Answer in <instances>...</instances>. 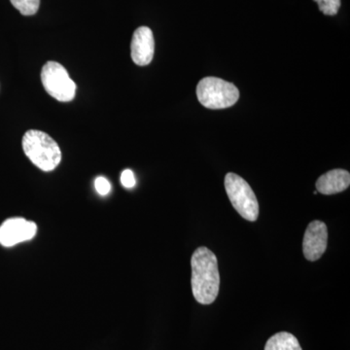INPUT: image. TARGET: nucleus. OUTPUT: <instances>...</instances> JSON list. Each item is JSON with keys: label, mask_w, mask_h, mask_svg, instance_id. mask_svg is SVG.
Returning <instances> with one entry per match:
<instances>
[{"label": "nucleus", "mask_w": 350, "mask_h": 350, "mask_svg": "<svg viewBox=\"0 0 350 350\" xmlns=\"http://www.w3.org/2000/svg\"><path fill=\"white\" fill-rule=\"evenodd\" d=\"M12 5L24 16H32L38 13L40 0H10Z\"/></svg>", "instance_id": "11"}, {"label": "nucleus", "mask_w": 350, "mask_h": 350, "mask_svg": "<svg viewBox=\"0 0 350 350\" xmlns=\"http://www.w3.org/2000/svg\"><path fill=\"white\" fill-rule=\"evenodd\" d=\"M22 145L25 156L43 172H52L61 163L59 145L44 131H27L23 137Z\"/></svg>", "instance_id": "2"}, {"label": "nucleus", "mask_w": 350, "mask_h": 350, "mask_svg": "<svg viewBox=\"0 0 350 350\" xmlns=\"http://www.w3.org/2000/svg\"><path fill=\"white\" fill-rule=\"evenodd\" d=\"M328 244V229L325 223L315 220L306 228L303 241L304 255L308 261L315 262L322 257Z\"/></svg>", "instance_id": "7"}, {"label": "nucleus", "mask_w": 350, "mask_h": 350, "mask_svg": "<svg viewBox=\"0 0 350 350\" xmlns=\"http://www.w3.org/2000/svg\"><path fill=\"white\" fill-rule=\"evenodd\" d=\"M350 174L345 170H333L321 175L317 182V189L323 195L344 192L349 187Z\"/></svg>", "instance_id": "9"}, {"label": "nucleus", "mask_w": 350, "mask_h": 350, "mask_svg": "<svg viewBox=\"0 0 350 350\" xmlns=\"http://www.w3.org/2000/svg\"><path fill=\"white\" fill-rule=\"evenodd\" d=\"M131 52V59L137 66H144L151 63L155 52V40L149 27H140L133 32Z\"/></svg>", "instance_id": "8"}, {"label": "nucleus", "mask_w": 350, "mask_h": 350, "mask_svg": "<svg viewBox=\"0 0 350 350\" xmlns=\"http://www.w3.org/2000/svg\"><path fill=\"white\" fill-rule=\"evenodd\" d=\"M319 4V10L327 16H335L340 7V0H313Z\"/></svg>", "instance_id": "12"}, {"label": "nucleus", "mask_w": 350, "mask_h": 350, "mask_svg": "<svg viewBox=\"0 0 350 350\" xmlns=\"http://www.w3.org/2000/svg\"><path fill=\"white\" fill-rule=\"evenodd\" d=\"M225 189L234 208L245 220L255 222L259 216V204L252 188L243 177L232 172L225 176Z\"/></svg>", "instance_id": "4"}, {"label": "nucleus", "mask_w": 350, "mask_h": 350, "mask_svg": "<svg viewBox=\"0 0 350 350\" xmlns=\"http://www.w3.org/2000/svg\"><path fill=\"white\" fill-rule=\"evenodd\" d=\"M191 268L193 296L200 305H211L220 288L217 257L213 251L202 246L193 253Z\"/></svg>", "instance_id": "1"}, {"label": "nucleus", "mask_w": 350, "mask_h": 350, "mask_svg": "<svg viewBox=\"0 0 350 350\" xmlns=\"http://www.w3.org/2000/svg\"><path fill=\"white\" fill-rule=\"evenodd\" d=\"M44 89L55 100L68 103L75 98L76 85L66 69L57 62H48L41 71Z\"/></svg>", "instance_id": "5"}, {"label": "nucleus", "mask_w": 350, "mask_h": 350, "mask_svg": "<svg viewBox=\"0 0 350 350\" xmlns=\"http://www.w3.org/2000/svg\"><path fill=\"white\" fill-rule=\"evenodd\" d=\"M94 187H96V192L100 196H107L111 191V184L103 176L96 177L94 180Z\"/></svg>", "instance_id": "13"}, {"label": "nucleus", "mask_w": 350, "mask_h": 350, "mask_svg": "<svg viewBox=\"0 0 350 350\" xmlns=\"http://www.w3.org/2000/svg\"><path fill=\"white\" fill-rule=\"evenodd\" d=\"M197 96L208 109H225L238 103L239 91L232 83L217 77H204L198 84Z\"/></svg>", "instance_id": "3"}, {"label": "nucleus", "mask_w": 350, "mask_h": 350, "mask_svg": "<svg viewBox=\"0 0 350 350\" xmlns=\"http://www.w3.org/2000/svg\"><path fill=\"white\" fill-rule=\"evenodd\" d=\"M36 232L38 225L32 221L21 217L9 218L0 226V244L4 247H12L31 241Z\"/></svg>", "instance_id": "6"}, {"label": "nucleus", "mask_w": 350, "mask_h": 350, "mask_svg": "<svg viewBox=\"0 0 350 350\" xmlns=\"http://www.w3.org/2000/svg\"><path fill=\"white\" fill-rule=\"evenodd\" d=\"M265 350H303L300 342L292 334L280 332L269 338Z\"/></svg>", "instance_id": "10"}, {"label": "nucleus", "mask_w": 350, "mask_h": 350, "mask_svg": "<svg viewBox=\"0 0 350 350\" xmlns=\"http://www.w3.org/2000/svg\"><path fill=\"white\" fill-rule=\"evenodd\" d=\"M121 183L124 187L126 189H131L135 187L137 184V179H135V174L133 170H125L121 174Z\"/></svg>", "instance_id": "14"}]
</instances>
